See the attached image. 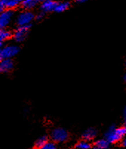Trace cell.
Segmentation results:
<instances>
[{"label": "cell", "instance_id": "cell-5", "mask_svg": "<svg viewBox=\"0 0 126 149\" xmlns=\"http://www.w3.org/2000/svg\"><path fill=\"white\" fill-rule=\"evenodd\" d=\"M14 17V12L11 10H5L0 14V27L1 29H6L11 22Z\"/></svg>", "mask_w": 126, "mask_h": 149}, {"label": "cell", "instance_id": "cell-14", "mask_svg": "<svg viewBox=\"0 0 126 149\" xmlns=\"http://www.w3.org/2000/svg\"><path fill=\"white\" fill-rule=\"evenodd\" d=\"M48 142V137L46 136H42L39 139H37L35 143V147L38 149H40L41 148L43 147L45 145H46Z\"/></svg>", "mask_w": 126, "mask_h": 149}, {"label": "cell", "instance_id": "cell-20", "mask_svg": "<svg viewBox=\"0 0 126 149\" xmlns=\"http://www.w3.org/2000/svg\"><path fill=\"white\" fill-rule=\"evenodd\" d=\"M86 1H87V0H76V2L79 4H83V3H85Z\"/></svg>", "mask_w": 126, "mask_h": 149}, {"label": "cell", "instance_id": "cell-21", "mask_svg": "<svg viewBox=\"0 0 126 149\" xmlns=\"http://www.w3.org/2000/svg\"><path fill=\"white\" fill-rule=\"evenodd\" d=\"M123 145L126 147V136L124 138V139L123 140Z\"/></svg>", "mask_w": 126, "mask_h": 149}, {"label": "cell", "instance_id": "cell-2", "mask_svg": "<svg viewBox=\"0 0 126 149\" xmlns=\"http://www.w3.org/2000/svg\"><path fill=\"white\" fill-rule=\"evenodd\" d=\"M34 18L35 15L33 12L25 10L18 14L16 22L18 26H30V23L32 22Z\"/></svg>", "mask_w": 126, "mask_h": 149}, {"label": "cell", "instance_id": "cell-24", "mask_svg": "<svg viewBox=\"0 0 126 149\" xmlns=\"http://www.w3.org/2000/svg\"><path fill=\"white\" fill-rule=\"evenodd\" d=\"M125 63H126V60H125Z\"/></svg>", "mask_w": 126, "mask_h": 149}, {"label": "cell", "instance_id": "cell-7", "mask_svg": "<svg viewBox=\"0 0 126 149\" xmlns=\"http://www.w3.org/2000/svg\"><path fill=\"white\" fill-rule=\"evenodd\" d=\"M23 0H0V11L12 10L18 5H22Z\"/></svg>", "mask_w": 126, "mask_h": 149}, {"label": "cell", "instance_id": "cell-8", "mask_svg": "<svg viewBox=\"0 0 126 149\" xmlns=\"http://www.w3.org/2000/svg\"><path fill=\"white\" fill-rule=\"evenodd\" d=\"M14 68V62L11 59H2L0 62V72L2 73H8Z\"/></svg>", "mask_w": 126, "mask_h": 149}, {"label": "cell", "instance_id": "cell-1", "mask_svg": "<svg viewBox=\"0 0 126 149\" xmlns=\"http://www.w3.org/2000/svg\"><path fill=\"white\" fill-rule=\"evenodd\" d=\"M126 136V125L119 127L111 126L105 134V139L110 143H116Z\"/></svg>", "mask_w": 126, "mask_h": 149}, {"label": "cell", "instance_id": "cell-18", "mask_svg": "<svg viewBox=\"0 0 126 149\" xmlns=\"http://www.w3.org/2000/svg\"><path fill=\"white\" fill-rule=\"evenodd\" d=\"M43 13H41V14H39L38 15H36V19L37 20H40L41 19H42V17H43Z\"/></svg>", "mask_w": 126, "mask_h": 149}, {"label": "cell", "instance_id": "cell-11", "mask_svg": "<svg viewBox=\"0 0 126 149\" xmlns=\"http://www.w3.org/2000/svg\"><path fill=\"white\" fill-rule=\"evenodd\" d=\"M40 1L41 0H23L21 5L25 10H30L35 8L40 2Z\"/></svg>", "mask_w": 126, "mask_h": 149}, {"label": "cell", "instance_id": "cell-12", "mask_svg": "<svg viewBox=\"0 0 126 149\" xmlns=\"http://www.w3.org/2000/svg\"><path fill=\"white\" fill-rule=\"evenodd\" d=\"M96 136V131L94 128H88L85 130L83 134V138L85 140L91 141Z\"/></svg>", "mask_w": 126, "mask_h": 149}, {"label": "cell", "instance_id": "cell-4", "mask_svg": "<svg viewBox=\"0 0 126 149\" xmlns=\"http://www.w3.org/2000/svg\"><path fill=\"white\" fill-rule=\"evenodd\" d=\"M50 137L54 142H63L67 140L68 137V134L62 127H56L54 129L50 134Z\"/></svg>", "mask_w": 126, "mask_h": 149}, {"label": "cell", "instance_id": "cell-19", "mask_svg": "<svg viewBox=\"0 0 126 149\" xmlns=\"http://www.w3.org/2000/svg\"><path fill=\"white\" fill-rule=\"evenodd\" d=\"M123 119H124L125 122L126 124V107H125L124 111H123Z\"/></svg>", "mask_w": 126, "mask_h": 149}, {"label": "cell", "instance_id": "cell-6", "mask_svg": "<svg viewBox=\"0 0 126 149\" xmlns=\"http://www.w3.org/2000/svg\"><path fill=\"white\" fill-rule=\"evenodd\" d=\"M30 26H18L13 33L14 40L17 42H21L27 37Z\"/></svg>", "mask_w": 126, "mask_h": 149}, {"label": "cell", "instance_id": "cell-9", "mask_svg": "<svg viewBox=\"0 0 126 149\" xmlns=\"http://www.w3.org/2000/svg\"><path fill=\"white\" fill-rule=\"evenodd\" d=\"M57 2H54L53 0H45L43 1L40 6V9L42 12H51L53 10L55 11Z\"/></svg>", "mask_w": 126, "mask_h": 149}, {"label": "cell", "instance_id": "cell-23", "mask_svg": "<svg viewBox=\"0 0 126 149\" xmlns=\"http://www.w3.org/2000/svg\"><path fill=\"white\" fill-rule=\"evenodd\" d=\"M89 149H99V148H96V146H95V147H91V148H89Z\"/></svg>", "mask_w": 126, "mask_h": 149}, {"label": "cell", "instance_id": "cell-15", "mask_svg": "<svg viewBox=\"0 0 126 149\" xmlns=\"http://www.w3.org/2000/svg\"><path fill=\"white\" fill-rule=\"evenodd\" d=\"M68 8H69V3L67 2H59V3H57V5H56L55 11L58 12V13L64 12L65 10H67Z\"/></svg>", "mask_w": 126, "mask_h": 149}, {"label": "cell", "instance_id": "cell-13", "mask_svg": "<svg viewBox=\"0 0 126 149\" xmlns=\"http://www.w3.org/2000/svg\"><path fill=\"white\" fill-rule=\"evenodd\" d=\"M110 142L105 139H101L96 141L95 142V146L99 149H107L109 147Z\"/></svg>", "mask_w": 126, "mask_h": 149}, {"label": "cell", "instance_id": "cell-22", "mask_svg": "<svg viewBox=\"0 0 126 149\" xmlns=\"http://www.w3.org/2000/svg\"><path fill=\"white\" fill-rule=\"evenodd\" d=\"M124 78V81H125V83H126V73H125V75H124V78Z\"/></svg>", "mask_w": 126, "mask_h": 149}, {"label": "cell", "instance_id": "cell-3", "mask_svg": "<svg viewBox=\"0 0 126 149\" xmlns=\"http://www.w3.org/2000/svg\"><path fill=\"white\" fill-rule=\"evenodd\" d=\"M19 52V48L16 45H7L0 49V59H11Z\"/></svg>", "mask_w": 126, "mask_h": 149}, {"label": "cell", "instance_id": "cell-17", "mask_svg": "<svg viewBox=\"0 0 126 149\" xmlns=\"http://www.w3.org/2000/svg\"><path fill=\"white\" fill-rule=\"evenodd\" d=\"M40 149H57L56 148L55 145L52 142H48L47 144L45 145L42 148H41Z\"/></svg>", "mask_w": 126, "mask_h": 149}, {"label": "cell", "instance_id": "cell-26", "mask_svg": "<svg viewBox=\"0 0 126 149\" xmlns=\"http://www.w3.org/2000/svg\"><path fill=\"white\" fill-rule=\"evenodd\" d=\"M125 149H126V148H125Z\"/></svg>", "mask_w": 126, "mask_h": 149}, {"label": "cell", "instance_id": "cell-16", "mask_svg": "<svg viewBox=\"0 0 126 149\" xmlns=\"http://www.w3.org/2000/svg\"><path fill=\"white\" fill-rule=\"evenodd\" d=\"M91 148V144L88 142V141L85 140V139L79 141L77 144L76 145V149H89Z\"/></svg>", "mask_w": 126, "mask_h": 149}, {"label": "cell", "instance_id": "cell-10", "mask_svg": "<svg viewBox=\"0 0 126 149\" xmlns=\"http://www.w3.org/2000/svg\"><path fill=\"white\" fill-rule=\"evenodd\" d=\"M13 37V34L11 33V31L6 29H2L0 31V44H1V47L3 46V42L5 41L8 40L9 39H10L11 37Z\"/></svg>", "mask_w": 126, "mask_h": 149}, {"label": "cell", "instance_id": "cell-25", "mask_svg": "<svg viewBox=\"0 0 126 149\" xmlns=\"http://www.w3.org/2000/svg\"><path fill=\"white\" fill-rule=\"evenodd\" d=\"M43 1H45V0H43Z\"/></svg>", "mask_w": 126, "mask_h": 149}]
</instances>
